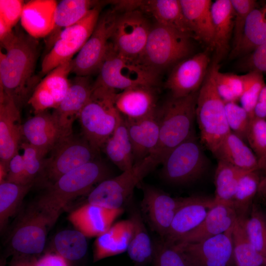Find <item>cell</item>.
Returning a JSON list of instances; mask_svg holds the SVG:
<instances>
[{"label":"cell","instance_id":"55","mask_svg":"<svg viewBox=\"0 0 266 266\" xmlns=\"http://www.w3.org/2000/svg\"><path fill=\"white\" fill-rule=\"evenodd\" d=\"M253 117L266 120V102L258 101L254 109Z\"/></svg>","mask_w":266,"mask_h":266},{"label":"cell","instance_id":"17","mask_svg":"<svg viewBox=\"0 0 266 266\" xmlns=\"http://www.w3.org/2000/svg\"><path fill=\"white\" fill-rule=\"evenodd\" d=\"M210 62L208 53L203 52L177 63L165 84L171 97L181 98L198 92L206 75Z\"/></svg>","mask_w":266,"mask_h":266},{"label":"cell","instance_id":"50","mask_svg":"<svg viewBox=\"0 0 266 266\" xmlns=\"http://www.w3.org/2000/svg\"><path fill=\"white\" fill-rule=\"evenodd\" d=\"M241 66L249 71H256L266 74V42L247 55Z\"/></svg>","mask_w":266,"mask_h":266},{"label":"cell","instance_id":"41","mask_svg":"<svg viewBox=\"0 0 266 266\" xmlns=\"http://www.w3.org/2000/svg\"><path fill=\"white\" fill-rule=\"evenodd\" d=\"M245 228L253 246L266 257V215L255 204L245 220Z\"/></svg>","mask_w":266,"mask_h":266},{"label":"cell","instance_id":"18","mask_svg":"<svg viewBox=\"0 0 266 266\" xmlns=\"http://www.w3.org/2000/svg\"><path fill=\"white\" fill-rule=\"evenodd\" d=\"M94 83L89 76H77L70 80L68 90L58 107L52 113L57 123L63 138L72 134V126L88 101Z\"/></svg>","mask_w":266,"mask_h":266},{"label":"cell","instance_id":"5","mask_svg":"<svg viewBox=\"0 0 266 266\" xmlns=\"http://www.w3.org/2000/svg\"><path fill=\"white\" fill-rule=\"evenodd\" d=\"M116 93L94 83L90 98L78 118L83 136L99 151L112 134L121 117L114 103Z\"/></svg>","mask_w":266,"mask_h":266},{"label":"cell","instance_id":"37","mask_svg":"<svg viewBox=\"0 0 266 266\" xmlns=\"http://www.w3.org/2000/svg\"><path fill=\"white\" fill-rule=\"evenodd\" d=\"M33 184L21 185L5 181L0 183V229L1 232L7 222L19 208Z\"/></svg>","mask_w":266,"mask_h":266},{"label":"cell","instance_id":"13","mask_svg":"<svg viewBox=\"0 0 266 266\" xmlns=\"http://www.w3.org/2000/svg\"><path fill=\"white\" fill-rule=\"evenodd\" d=\"M151 27L140 10L119 13L111 38L112 48L123 56L138 61Z\"/></svg>","mask_w":266,"mask_h":266},{"label":"cell","instance_id":"1","mask_svg":"<svg viewBox=\"0 0 266 266\" xmlns=\"http://www.w3.org/2000/svg\"><path fill=\"white\" fill-rule=\"evenodd\" d=\"M0 44L6 53L0 52V89L10 95L19 107L32 95L37 44L32 36L13 31Z\"/></svg>","mask_w":266,"mask_h":266},{"label":"cell","instance_id":"7","mask_svg":"<svg viewBox=\"0 0 266 266\" xmlns=\"http://www.w3.org/2000/svg\"><path fill=\"white\" fill-rule=\"evenodd\" d=\"M99 73L94 83L115 91L138 86L154 87L158 80L157 73L138 60L117 53L110 43Z\"/></svg>","mask_w":266,"mask_h":266},{"label":"cell","instance_id":"19","mask_svg":"<svg viewBox=\"0 0 266 266\" xmlns=\"http://www.w3.org/2000/svg\"><path fill=\"white\" fill-rule=\"evenodd\" d=\"M22 125L19 107L10 95L0 89V162L8 166L18 152Z\"/></svg>","mask_w":266,"mask_h":266},{"label":"cell","instance_id":"32","mask_svg":"<svg viewBox=\"0 0 266 266\" xmlns=\"http://www.w3.org/2000/svg\"><path fill=\"white\" fill-rule=\"evenodd\" d=\"M129 219L133 224V234L127 252L136 266H142L153 260L154 244L140 210L131 207Z\"/></svg>","mask_w":266,"mask_h":266},{"label":"cell","instance_id":"24","mask_svg":"<svg viewBox=\"0 0 266 266\" xmlns=\"http://www.w3.org/2000/svg\"><path fill=\"white\" fill-rule=\"evenodd\" d=\"M237 217L233 206L217 204L208 211L196 228L182 236L175 244L199 242L224 233L233 226Z\"/></svg>","mask_w":266,"mask_h":266},{"label":"cell","instance_id":"36","mask_svg":"<svg viewBox=\"0 0 266 266\" xmlns=\"http://www.w3.org/2000/svg\"><path fill=\"white\" fill-rule=\"evenodd\" d=\"M246 171L226 162L218 161L214 176L216 204L233 206V201L240 176Z\"/></svg>","mask_w":266,"mask_h":266},{"label":"cell","instance_id":"29","mask_svg":"<svg viewBox=\"0 0 266 266\" xmlns=\"http://www.w3.org/2000/svg\"><path fill=\"white\" fill-rule=\"evenodd\" d=\"M56 5L53 0H33L24 5L21 24L30 36L43 37L53 30Z\"/></svg>","mask_w":266,"mask_h":266},{"label":"cell","instance_id":"56","mask_svg":"<svg viewBox=\"0 0 266 266\" xmlns=\"http://www.w3.org/2000/svg\"><path fill=\"white\" fill-rule=\"evenodd\" d=\"M12 32V29L0 18V41L5 39Z\"/></svg>","mask_w":266,"mask_h":266},{"label":"cell","instance_id":"2","mask_svg":"<svg viewBox=\"0 0 266 266\" xmlns=\"http://www.w3.org/2000/svg\"><path fill=\"white\" fill-rule=\"evenodd\" d=\"M109 175L107 166L95 159L64 174L48 186L36 205L54 224L70 202L89 193L94 185L109 178Z\"/></svg>","mask_w":266,"mask_h":266},{"label":"cell","instance_id":"12","mask_svg":"<svg viewBox=\"0 0 266 266\" xmlns=\"http://www.w3.org/2000/svg\"><path fill=\"white\" fill-rule=\"evenodd\" d=\"M118 12L114 8L100 15L88 40L72 60L71 72L77 76H89L99 70L108 49Z\"/></svg>","mask_w":266,"mask_h":266},{"label":"cell","instance_id":"22","mask_svg":"<svg viewBox=\"0 0 266 266\" xmlns=\"http://www.w3.org/2000/svg\"><path fill=\"white\" fill-rule=\"evenodd\" d=\"M124 119L131 142L135 164L151 155L158 145L160 130L157 110L141 119Z\"/></svg>","mask_w":266,"mask_h":266},{"label":"cell","instance_id":"21","mask_svg":"<svg viewBox=\"0 0 266 266\" xmlns=\"http://www.w3.org/2000/svg\"><path fill=\"white\" fill-rule=\"evenodd\" d=\"M123 212V208L109 209L87 202L72 211L68 218L86 237H98L106 232Z\"/></svg>","mask_w":266,"mask_h":266},{"label":"cell","instance_id":"9","mask_svg":"<svg viewBox=\"0 0 266 266\" xmlns=\"http://www.w3.org/2000/svg\"><path fill=\"white\" fill-rule=\"evenodd\" d=\"M202 146L195 133L172 149L161 164L163 178L177 185L199 179L207 167Z\"/></svg>","mask_w":266,"mask_h":266},{"label":"cell","instance_id":"28","mask_svg":"<svg viewBox=\"0 0 266 266\" xmlns=\"http://www.w3.org/2000/svg\"><path fill=\"white\" fill-rule=\"evenodd\" d=\"M132 234L133 224L130 219L112 225L106 232L98 236L95 240L94 262L127 251Z\"/></svg>","mask_w":266,"mask_h":266},{"label":"cell","instance_id":"10","mask_svg":"<svg viewBox=\"0 0 266 266\" xmlns=\"http://www.w3.org/2000/svg\"><path fill=\"white\" fill-rule=\"evenodd\" d=\"M96 6L79 21L59 31L51 38L53 45L44 57L41 72L47 74L58 66L72 60L93 33L100 16Z\"/></svg>","mask_w":266,"mask_h":266},{"label":"cell","instance_id":"52","mask_svg":"<svg viewBox=\"0 0 266 266\" xmlns=\"http://www.w3.org/2000/svg\"><path fill=\"white\" fill-rule=\"evenodd\" d=\"M221 75L229 90L237 100H239L244 87L243 75L222 72H221Z\"/></svg>","mask_w":266,"mask_h":266},{"label":"cell","instance_id":"34","mask_svg":"<svg viewBox=\"0 0 266 266\" xmlns=\"http://www.w3.org/2000/svg\"><path fill=\"white\" fill-rule=\"evenodd\" d=\"M246 218L237 217L233 226L234 264L236 266H266V257L254 248L248 237L245 228Z\"/></svg>","mask_w":266,"mask_h":266},{"label":"cell","instance_id":"45","mask_svg":"<svg viewBox=\"0 0 266 266\" xmlns=\"http://www.w3.org/2000/svg\"><path fill=\"white\" fill-rule=\"evenodd\" d=\"M153 244L152 261L154 266H190L174 244H169L161 238Z\"/></svg>","mask_w":266,"mask_h":266},{"label":"cell","instance_id":"58","mask_svg":"<svg viewBox=\"0 0 266 266\" xmlns=\"http://www.w3.org/2000/svg\"><path fill=\"white\" fill-rule=\"evenodd\" d=\"M0 266H5V263L3 260L0 261Z\"/></svg>","mask_w":266,"mask_h":266},{"label":"cell","instance_id":"15","mask_svg":"<svg viewBox=\"0 0 266 266\" xmlns=\"http://www.w3.org/2000/svg\"><path fill=\"white\" fill-rule=\"evenodd\" d=\"M233 228L199 242L174 245L190 266H231L234 263Z\"/></svg>","mask_w":266,"mask_h":266},{"label":"cell","instance_id":"51","mask_svg":"<svg viewBox=\"0 0 266 266\" xmlns=\"http://www.w3.org/2000/svg\"><path fill=\"white\" fill-rule=\"evenodd\" d=\"M5 181L21 185L27 184L25 168L22 155L17 153L10 159Z\"/></svg>","mask_w":266,"mask_h":266},{"label":"cell","instance_id":"30","mask_svg":"<svg viewBox=\"0 0 266 266\" xmlns=\"http://www.w3.org/2000/svg\"><path fill=\"white\" fill-rule=\"evenodd\" d=\"M139 9L150 14L156 23L193 38L180 0H141Z\"/></svg>","mask_w":266,"mask_h":266},{"label":"cell","instance_id":"54","mask_svg":"<svg viewBox=\"0 0 266 266\" xmlns=\"http://www.w3.org/2000/svg\"><path fill=\"white\" fill-rule=\"evenodd\" d=\"M36 260L32 256L16 255L11 266H35Z\"/></svg>","mask_w":266,"mask_h":266},{"label":"cell","instance_id":"43","mask_svg":"<svg viewBox=\"0 0 266 266\" xmlns=\"http://www.w3.org/2000/svg\"><path fill=\"white\" fill-rule=\"evenodd\" d=\"M247 141L258 158L260 170L266 168V120L250 119Z\"/></svg>","mask_w":266,"mask_h":266},{"label":"cell","instance_id":"53","mask_svg":"<svg viewBox=\"0 0 266 266\" xmlns=\"http://www.w3.org/2000/svg\"><path fill=\"white\" fill-rule=\"evenodd\" d=\"M35 266H68L67 260L58 253L46 254L36 261Z\"/></svg>","mask_w":266,"mask_h":266},{"label":"cell","instance_id":"27","mask_svg":"<svg viewBox=\"0 0 266 266\" xmlns=\"http://www.w3.org/2000/svg\"><path fill=\"white\" fill-rule=\"evenodd\" d=\"M218 161L228 163L245 171L260 170L256 155L245 142L231 132L213 153Z\"/></svg>","mask_w":266,"mask_h":266},{"label":"cell","instance_id":"44","mask_svg":"<svg viewBox=\"0 0 266 266\" xmlns=\"http://www.w3.org/2000/svg\"><path fill=\"white\" fill-rule=\"evenodd\" d=\"M244 87L239 99L241 106L247 112L250 119L253 118V112L260 92L266 85L263 74L256 71H249L243 75Z\"/></svg>","mask_w":266,"mask_h":266},{"label":"cell","instance_id":"38","mask_svg":"<svg viewBox=\"0 0 266 266\" xmlns=\"http://www.w3.org/2000/svg\"><path fill=\"white\" fill-rule=\"evenodd\" d=\"M261 180L258 170L246 171L239 178L233 201L238 217L246 218L249 215Z\"/></svg>","mask_w":266,"mask_h":266},{"label":"cell","instance_id":"11","mask_svg":"<svg viewBox=\"0 0 266 266\" xmlns=\"http://www.w3.org/2000/svg\"><path fill=\"white\" fill-rule=\"evenodd\" d=\"M44 159L40 177L48 186L64 174L95 159L98 152L83 136L72 134L61 139Z\"/></svg>","mask_w":266,"mask_h":266},{"label":"cell","instance_id":"46","mask_svg":"<svg viewBox=\"0 0 266 266\" xmlns=\"http://www.w3.org/2000/svg\"><path fill=\"white\" fill-rule=\"evenodd\" d=\"M234 11L233 57L238 49L243 35L246 21L249 13L256 7L254 0H231Z\"/></svg>","mask_w":266,"mask_h":266},{"label":"cell","instance_id":"39","mask_svg":"<svg viewBox=\"0 0 266 266\" xmlns=\"http://www.w3.org/2000/svg\"><path fill=\"white\" fill-rule=\"evenodd\" d=\"M86 237L77 230H63L55 235L53 245L57 253L66 260H79L87 251Z\"/></svg>","mask_w":266,"mask_h":266},{"label":"cell","instance_id":"20","mask_svg":"<svg viewBox=\"0 0 266 266\" xmlns=\"http://www.w3.org/2000/svg\"><path fill=\"white\" fill-rule=\"evenodd\" d=\"M215 205L213 198L187 197L185 202L176 213L166 236L162 239L175 244L182 236L196 228Z\"/></svg>","mask_w":266,"mask_h":266},{"label":"cell","instance_id":"4","mask_svg":"<svg viewBox=\"0 0 266 266\" xmlns=\"http://www.w3.org/2000/svg\"><path fill=\"white\" fill-rule=\"evenodd\" d=\"M225 104L216 89L212 63L198 92L196 119L200 141L212 153L232 132L227 122Z\"/></svg>","mask_w":266,"mask_h":266},{"label":"cell","instance_id":"42","mask_svg":"<svg viewBox=\"0 0 266 266\" xmlns=\"http://www.w3.org/2000/svg\"><path fill=\"white\" fill-rule=\"evenodd\" d=\"M71 69L72 60L54 68L40 82L53 97L58 107L68 90L70 80L68 76Z\"/></svg>","mask_w":266,"mask_h":266},{"label":"cell","instance_id":"35","mask_svg":"<svg viewBox=\"0 0 266 266\" xmlns=\"http://www.w3.org/2000/svg\"><path fill=\"white\" fill-rule=\"evenodd\" d=\"M266 42V4L256 7L247 17L241 43L233 57L246 55Z\"/></svg>","mask_w":266,"mask_h":266},{"label":"cell","instance_id":"48","mask_svg":"<svg viewBox=\"0 0 266 266\" xmlns=\"http://www.w3.org/2000/svg\"><path fill=\"white\" fill-rule=\"evenodd\" d=\"M21 147L23 150L22 156L27 183L33 185L35 179L42 172L46 154L28 142L22 143Z\"/></svg>","mask_w":266,"mask_h":266},{"label":"cell","instance_id":"16","mask_svg":"<svg viewBox=\"0 0 266 266\" xmlns=\"http://www.w3.org/2000/svg\"><path fill=\"white\" fill-rule=\"evenodd\" d=\"M143 197L140 212L151 228L164 239L179 208L187 198H173L161 190L140 183Z\"/></svg>","mask_w":266,"mask_h":266},{"label":"cell","instance_id":"25","mask_svg":"<svg viewBox=\"0 0 266 266\" xmlns=\"http://www.w3.org/2000/svg\"><path fill=\"white\" fill-rule=\"evenodd\" d=\"M22 135L27 142L46 154L63 138L60 129L52 114L35 113L22 125Z\"/></svg>","mask_w":266,"mask_h":266},{"label":"cell","instance_id":"26","mask_svg":"<svg viewBox=\"0 0 266 266\" xmlns=\"http://www.w3.org/2000/svg\"><path fill=\"white\" fill-rule=\"evenodd\" d=\"M193 37L214 49L215 32L210 0H180Z\"/></svg>","mask_w":266,"mask_h":266},{"label":"cell","instance_id":"33","mask_svg":"<svg viewBox=\"0 0 266 266\" xmlns=\"http://www.w3.org/2000/svg\"><path fill=\"white\" fill-rule=\"evenodd\" d=\"M102 148L109 159L122 172L133 166L132 146L122 116L113 133Z\"/></svg>","mask_w":266,"mask_h":266},{"label":"cell","instance_id":"31","mask_svg":"<svg viewBox=\"0 0 266 266\" xmlns=\"http://www.w3.org/2000/svg\"><path fill=\"white\" fill-rule=\"evenodd\" d=\"M211 12L215 32V61L218 63L229 50L233 31L234 11L231 0H216L212 2Z\"/></svg>","mask_w":266,"mask_h":266},{"label":"cell","instance_id":"49","mask_svg":"<svg viewBox=\"0 0 266 266\" xmlns=\"http://www.w3.org/2000/svg\"><path fill=\"white\" fill-rule=\"evenodd\" d=\"M25 4L20 0H0V18L12 29L21 18Z\"/></svg>","mask_w":266,"mask_h":266},{"label":"cell","instance_id":"23","mask_svg":"<svg viewBox=\"0 0 266 266\" xmlns=\"http://www.w3.org/2000/svg\"><path fill=\"white\" fill-rule=\"evenodd\" d=\"M157 96L154 86H138L119 93L114 103L121 115L127 119H138L149 116L157 110Z\"/></svg>","mask_w":266,"mask_h":266},{"label":"cell","instance_id":"6","mask_svg":"<svg viewBox=\"0 0 266 266\" xmlns=\"http://www.w3.org/2000/svg\"><path fill=\"white\" fill-rule=\"evenodd\" d=\"M191 37L156 23L151 28L143 52L138 59L159 74L161 71L185 59L192 50Z\"/></svg>","mask_w":266,"mask_h":266},{"label":"cell","instance_id":"3","mask_svg":"<svg viewBox=\"0 0 266 266\" xmlns=\"http://www.w3.org/2000/svg\"><path fill=\"white\" fill-rule=\"evenodd\" d=\"M198 92L181 98L171 97L157 110L159 139L150 156L158 165L162 164L172 149L195 133Z\"/></svg>","mask_w":266,"mask_h":266},{"label":"cell","instance_id":"40","mask_svg":"<svg viewBox=\"0 0 266 266\" xmlns=\"http://www.w3.org/2000/svg\"><path fill=\"white\" fill-rule=\"evenodd\" d=\"M96 3L90 0H61L55 7L54 29H64L79 21L97 6Z\"/></svg>","mask_w":266,"mask_h":266},{"label":"cell","instance_id":"8","mask_svg":"<svg viewBox=\"0 0 266 266\" xmlns=\"http://www.w3.org/2000/svg\"><path fill=\"white\" fill-rule=\"evenodd\" d=\"M158 164L150 155L135 163L130 169L104 180L89 193L88 202L109 209L123 208L133 191Z\"/></svg>","mask_w":266,"mask_h":266},{"label":"cell","instance_id":"57","mask_svg":"<svg viewBox=\"0 0 266 266\" xmlns=\"http://www.w3.org/2000/svg\"><path fill=\"white\" fill-rule=\"evenodd\" d=\"M258 101L266 102V85L263 88L260 92Z\"/></svg>","mask_w":266,"mask_h":266},{"label":"cell","instance_id":"47","mask_svg":"<svg viewBox=\"0 0 266 266\" xmlns=\"http://www.w3.org/2000/svg\"><path fill=\"white\" fill-rule=\"evenodd\" d=\"M225 103L226 118L231 132L245 142L247 141L250 119L247 112L236 102H228Z\"/></svg>","mask_w":266,"mask_h":266},{"label":"cell","instance_id":"14","mask_svg":"<svg viewBox=\"0 0 266 266\" xmlns=\"http://www.w3.org/2000/svg\"><path fill=\"white\" fill-rule=\"evenodd\" d=\"M53 224L50 217L35 205L18 222L9 240L11 248L19 255L32 256L41 253L48 231Z\"/></svg>","mask_w":266,"mask_h":266}]
</instances>
